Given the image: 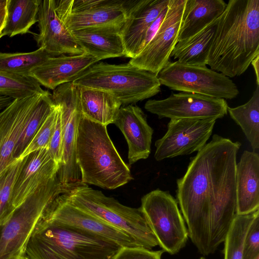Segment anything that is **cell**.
Instances as JSON below:
<instances>
[{
	"label": "cell",
	"instance_id": "52a82bcc",
	"mask_svg": "<svg viewBox=\"0 0 259 259\" xmlns=\"http://www.w3.org/2000/svg\"><path fill=\"white\" fill-rule=\"evenodd\" d=\"M62 193L58 176L28 197L0 227V259L25 255L27 242L38 221Z\"/></svg>",
	"mask_w": 259,
	"mask_h": 259
},
{
	"label": "cell",
	"instance_id": "6da1fadb",
	"mask_svg": "<svg viewBox=\"0 0 259 259\" xmlns=\"http://www.w3.org/2000/svg\"><path fill=\"white\" fill-rule=\"evenodd\" d=\"M241 143L214 135L177 181L188 236L203 255L224 242L236 213L237 155Z\"/></svg>",
	"mask_w": 259,
	"mask_h": 259
},
{
	"label": "cell",
	"instance_id": "4dcf8cb0",
	"mask_svg": "<svg viewBox=\"0 0 259 259\" xmlns=\"http://www.w3.org/2000/svg\"><path fill=\"white\" fill-rule=\"evenodd\" d=\"M259 209L247 214H236L224 241V259H242L244 240Z\"/></svg>",
	"mask_w": 259,
	"mask_h": 259
},
{
	"label": "cell",
	"instance_id": "ee69618b",
	"mask_svg": "<svg viewBox=\"0 0 259 259\" xmlns=\"http://www.w3.org/2000/svg\"><path fill=\"white\" fill-rule=\"evenodd\" d=\"M199 259H206V258L204 257H203V256H201V257H200Z\"/></svg>",
	"mask_w": 259,
	"mask_h": 259
},
{
	"label": "cell",
	"instance_id": "74e56055",
	"mask_svg": "<svg viewBox=\"0 0 259 259\" xmlns=\"http://www.w3.org/2000/svg\"><path fill=\"white\" fill-rule=\"evenodd\" d=\"M167 10V7L164 9L158 16L156 18V19L152 22L150 27H149L144 40L142 50L144 49V48L147 45V44L150 42V41L153 37L156 32L157 31L158 28H159L163 20V19L166 14V11Z\"/></svg>",
	"mask_w": 259,
	"mask_h": 259
},
{
	"label": "cell",
	"instance_id": "4316f807",
	"mask_svg": "<svg viewBox=\"0 0 259 259\" xmlns=\"http://www.w3.org/2000/svg\"><path fill=\"white\" fill-rule=\"evenodd\" d=\"M41 0H8L7 17L3 36L13 37L30 32L31 27L37 22Z\"/></svg>",
	"mask_w": 259,
	"mask_h": 259
},
{
	"label": "cell",
	"instance_id": "ab89813d",
	"mask_svg": "<svg viewBox=\"0 0 259 259\" xmlns=\"http://www.w3.org/2000/svg\"><path fill=\"white\" fill-rule=\"evenodd\" d=\"M7 17V6L0 8V34L5 27Z\"/></svg>",
	"mask_w": 259,
	"mask_h": 259
},
{
	"label": "cell",
	"instance_id": "5bb4252c",
	"mask_svg": "<svg viewBox=\"0 0 259 259\" xmlns=\"http://www.w3.org/2000/svg\"><path fill=\"white\" fill-rule=\"evenodd\" d=\"M214 119H170L164 135L155 143L157 161L199 151L210 137Z\"/></svg>",
	"mask_w": 259,
	"mask_h": 259
},
{
	"label": "cell",
	"instance_id": "d6a6232c",
	"mask_svg": "<svg viewBox=\"0 0 259 259\" xmlns=\"http://www.w3.org/2000/svg\"><path fill=\"white\" fill-rule=\"evenodd\" d=\"M23 162V158L15 160L0 174V227L15 209L12 204V192Z\"/></svg>",
	"mask_w": 259,
	"mask_h": 259
},
{
	"label": "cell",
	"instance_id": "f6af8a7d",
	"mask_svg": "<svg viewBox=\"0 0 259 259\" xmlns=\"http://www.w3.org/2000/svg\"><path fill=\"white\" fill-rule=\"evenodd\" d=\"M3 36L2 33L0 34V38H1Z\"/></svg>",
	"mask_w": 259,
	"mask_h": 259
},
{
	"label": "cell",
	"instance_id": "cb8c5ba5",
	"mask_svg": "<svg viewBox=\"0 0 259 259\" xmlns=\"http://www.w3.org/2000/svg\"><path fill=\"white\" fill-rule=\"evenodd\" d=\"M226 6L223 0H186L177 42L201 31L218 19Z\"/></svg>",
	"mask_w": 259,
	"mask_h": 259
},
{
	"label": "cell",
	"instance_id": "2e32d148",
	"mask_svg": "<svg viewBox=\"0 0 259 259\" xmlns=\"http://www.w3.org/2000/svg\"><path fill=\"white\" fill-rule=\"evenodd\" d=\"M46 91L14 99L0 111V174L15 160L13 153L18 140Z\"/></svg>",
	"mask_w": 259,
	"mask_h": 259
},
{
	"label": "cell",
	"instance_id": "8992f818",
	"mask_svg": "<svg viewBox=\"0 0 259 259\" xmlns=\"http://www.w3.org/2000/svg\"><path fill=\"white\" fill-rule=\"evenodd\" d=\"M72 82L76 85L103 90L115 97L122 106L137 103L158 94L161 84L157 76L128 62L112 64L98 62Z\"/></svg>",
	"mask_w": 259,
	"mask_h": 259
},
{
	"label": "cell",
	"instance_id": "7a4b0ae2",
	"mask_svg": "<svg viewBox=\"0 0 259 259\" xmlns=\"http://www.w3.org/2000/svg\"><path fill=\"white\" fill-rule=\"evenodd\" d=\"M258 55L259 0H229L218 19L207 65L234 77Z\"/></svg>",
	"mask_w": 259,
	"mask_h": 259
},
{
	"label": "cell",
	"instance_id": "f35d334b",
	"mask_svg": "<svg viewBox=\"0 0 259 259\" xmlns=\"http://www.w3.org/2000/svg\"><path fill=\"white\" fill-rule=\"evenodd\" d=\"M251 64L254 70L256 85H259V55L252 60Z\"/></svg>",
	"mask_w": 259,
	"mask_h": 259
},
{
	"label": "cell",
	"instance_id": "7bdbcfd3",
	"mask_svg": "<svg viewBox=\"0 0 259 259\" xmlns=\"http://www.w3.org/2000/svg\"><path fill=\"white\" fill-rule=\"evenodd\" d=\"M18 259H29L28 257H27L25 255H24L22 256H21Z\"/></svg>",
	"mask_w": 259,
	"mask_h": 259
},
{
	"label": "cell",
	"instance_id": "5b68a950",
	"mask_svg": "<svg viewBox=\"0 0 259 259\" xmlns=\"http://www.w3.org/2000/svg\"><path fill=\"white\" fill-rule=\"evenodd\" d=\"M61 194L73 205L127 234L142 247L152 249L158 245L141 207L124 205L81 182L62 186Z\"/></svg>",
	"mask_w": 259,
	"mask_h": 259
},
{
	"label": "cell",
	"instance_id": "60d3db41",
	"mask_svg": "<svg viewBox=\"0 0 259 259\" xmlns=\"http://www.w3.org/2000/svg\"><path fill=\"white\" fill-rule=\"evenodd\" d=\"M13 99L10 97L0 96V111L6 108Z\"/></svg>",
	"mask_w": 259,
	"mask_h": 259
},
{
	"label": "cell",
	"instance_id": "b9f144b4",
	"mask_svg": "<svg viewBox=\"0 0 259 259\" xmlns=\"http://www.w3.org/2000/svg\"><path fill=\"white\" fill-rule=\"evenodd\" d=\"M8 0H0V8L7 6Z\"/></svg>",
	"mask_w": 259,
	"mask_h": 259
},
{
	"label": "cell",
	"instance_id": "4fadbf2b",
	"mask_svg": "<svg viewBox=\"0 0 259 259\" xmlns=\"http://www.w3.org/2000/svg\"><path fill=\"white\" fill-rule=\"evenodd\" d=\"M186 0H169L167 10L157 31L130 64L156 75L169 61L177 42L182 17Z\"/></svg>",
	"mask_w": 259,
	"mask_h": 259
},
{
	"label": "cell",
	"instance_id": "83f0119b",
	"mask_svg": "<svg viewBox=\"0 0 259 259\" xmlns=\"http://www.w3.org/2000/svg\"><path fill=\"white\" fill-rule=\"evenodd\" d=\"M232 119L240 126L255 151L259 148V85L249 101L243 105L228 107Z\"/></svg>",
	"mask_w": 259,
	"mask_h": 259
},
{
	"label": "cell",
	"instance_id": "e575fe53",
	"mask_svg": "<svg viewBox=\"0 0 259 259\" xmlns=\"http://www.w3.org/2000/svg\"><path fill=\"white\" fill-rule=\"evenodd\" d=\"M259 257V215L252 221L247 232L243 245L242 259Z\"/></svg>",
	"mask_w": 259,
	"mask_h": 259
},
{
	"label": "cell",
	"instance_id": "e0dca14e",
	"mask_svg": "<svg viewBox=\"0 0 259 259\" xmlns=\"http://www.w3.org/2000/svg\"><path fill=\"white\" fill-rule=\"evenodd\" d=\"M169 0H125V19L121 30L125 56L131 59L142 50L146 33L166 8Z\"/></svg>",
	"mask_w": 259,
	"mask_h": 259
},
{
	"label": "cell",
	"instance_id": "44dd1931",
	"mask_svg": "<svg viewBox=\"0 0 259 259\" xmlns=\"http://www.w3.org/2000/svg\"><path fill=\"white\" fill-rule=\"evenodd\" d=\"M123 25H104L71 31L77 42L87 53L99 61L125 56L121 35Z\"/></svg>",
	"mask_w": 259,
	"mask_h": 259
},
{
	"label": "cell",
	"instance_id": "bcb514c9",
	"mask_svg": "<svg viewBox=\"0 0 259 259\" xmlns=\"http://www.w3.org/2000/svg\"><path fill=\"white\" fill-rule=\"evenodd\" d=\"M256 259H259V257L256 258Z\"/></svg>",
	"mask_w": 259,
	"mask_h": 259
},
{
	"label": "cell",
	"instance_id": "d4e9b609",
	"mask_svg": "<svg viewBox=\"0 0 259 259\" xmlns=\"http://www.w3.org/2000/svg\"><path fill=\"white\" fill-rule=\"evenodd\" d=\"M77 86L81 115L106 126L113 123L122 106L119 100L108 92Z\"/></svg>",
	"mask_w": 259,
	"mask_h": 259
},
{
	"label": "cell",
	"instance_id": "ffe728a7",
	"mask_svg": "<svg viewBox=\"0 0 259 259\" xmlns=\"http://www.w3.org/2000/svg\"><path fill=\"white\" fill-rule=\"evenodd\" d=\"M99 61L85 52L79 55L53 57L33 68L29 76L41 85L53 91L61 84L72 82L89 67Z\"/></svg>",
	"mask_w": 259,
	"mask_h": 259
},
{
	"label": "cell",
	"instance_id": "f1b7e54d",
	"mask_svg": "<svg viewBox=\"0 0 259 259\" xmlns=\"http://www.w3.org/2000/svg\"><path fill=\"white\" fill-rule=\"evenodd\" d=\"M53 57L42 47L30 52H0V71L29 76L33 68Z\"/></svg>",
	"mask_w": 259,
	"mask_h": 259
},
{
	"label": "cell",
	"instance_id": "f546056e",
	"mask_svg": "<svg viewBox=\"0 0 259 259\" xmlns=\"http://www.w3.org/2000/svg\"><path fill=\"white\" fill-rule=\"evenodd\" d=\"M55 106L52 95L47 90L34 110L18 140L13 153L15 160L18 159Z\"/></svg>",
	"mask_w": 259,
	"mask_h": 259
},
{
	"label": "cell",
	"instance_id": "8fae6325",
	"mask_svg": "<svg viewBox=\"0 0 259 259\" xmlns=\"http://www.w3.org/2000/svg\"><path fill=\"white\" fill-rule=\"evenodd\" d=\"M55 104L61 111L63 133V153L58 172L61 185L81 181V175L75 158L77 128L81 113L78 86L72 82L60 85L53 90Z\"/></svg>",
	"mask_w": 259,
	"mask_h": 259
},
{
	"label": "cell",
	"instance_id": "7402d4cb",
	"mask_svg": "<svg viewBox=\"0 0 259 259\" xmlns=\"http://www.w3.org/2000/svg\"><path fill=\"white\" fill-rule=\"evenodd\" d=\"M236 213L247 214L259 209V155L242 153L236 170Z\"/></svg>",
	"mask_w": 259,
	"mask_h": 259
},
{
	"label": "cell",
	"instance_id": "484cf974",
	"mask_svg": "<svg viewBox=\"0 0 259 259\" xmlns=\"http://www.w3.org/2000/svg\"><path fill=\"white\" fill-rule=\"evenodd\" d=\"M218 19L193 36L177 42L170 57L178 59L177 62L184 65L206 66Z\"/></svg>",
	"mask_w": 259,
	"mask_h": 259
},
{
	"label": "cell",
	"instance_id": "d590c367",
	"mask_svg": "<svg viewBox=\"0 0 259 259\" xmlns=\"http://www.w3.org/2000/svg\"><path fill=\"white\" fill-rule=\"evenodd\" d=\"M163 250L153 251L144 247H122L113 259H161Z\"/></svg>",
	"mask_w": 259,
	"mask_h": 259
},
{
	"label": "cell",
	"instance_id": "d6986e66",
	"mask_svg": "<svg viewBox=\"0 0 259 259\" xmlns=\"http://www.w3.org/2000/svg\"><path fill=\"white\" fill-rule=\"evenodd\" d=\"M113 123L126 140L130 164L149 157L153 130L141 108L136 105L121 106Z\"/></svg>",
	"mask_w": 259,
	"mask_h": 259
},
{
	"label": "cell",
	"instance_id": "1f68e13d",
	"mask_svg": "<svg viewBox=\"0 0 259 259\" xmlns=\"http://www.w3.org/2000/svg\"><path fill=\"white\" fill-rule=\"evenodd\" d=\"M41 85L29 76L12 74L0 71V96L13 100L44 93Z\"/></svg>",
	"mask_w": 259,
	"mask_h": 259
},
{
	"label": "cell",
	"instance_id": "8d00e7d4",
	"mask_svg": "<svg viewBox=\"0 0 259 259\" xmlns=\"http://www.w3.org/2000/svg\"><path fill=\"white\" fill-rule=\"evenodd\" d=\"M48 150L52 159L60 165L63 153V133L60 108L55 127L50 141Z\"/></svg>",
	"mask_w": 259,
	"mask_h": 259
},
{
	"label": "cell",
	"instance_id": "ac0fdd59",
	"mask_svg": "<svg viewBox=\"0 0 259 259\" xmlns=\"http://www.w3.org/2000/svg\"><path fill=\"white\" fill-rule=\"evenodd\" d=\"M59 168V165L52 159L48 148L34 151L24 157L12 192L14 208L58 177Z\"/></svg>",
	"mask_w": 259,
	"mask_h": 259
},
{
	"label": "cell",
	"instance_id": "9c48e42d",
	"mask_svg": "<svg viewBox=\"0 0 259 259\" xmlns=\"http://www.w3.org/2000/svg\"><path fill=\"white\" fill-rule=\"evenodd\" d=\"M161 85L182 92L224 99L239 94L235 83L223 74L208 68L169 61L156 75Z\"/></svg>",
	"mask_w": 259,
	"mask_h": 259
},
{
	"label": "cell",
	"instance_id": "603a6c76",
	"mask_svg": "<svg viewBox=\"0 0 259 259\" xmlns=\"http://www.w3.org/2000/svg\"><path fill=\"white\" fill-rule=\"evenodd\" d=\"M125 19V0H93L84 9L71 13L67 25L71 31L90 27L123 25Z\"/></svg>",
	"mask_w": 259,
	"mask_h": 259
},
{
	"label": "cell",
	"instance_id": "836d02e7",
	"mask_svg": "<svg viewBox=\"0 0 259 259\" xmlns=\"http://www.w3.org/2000/svg\"><path fill=\"white\" fill-rule=\"evenodd\" d=\"M59 111V107L56 105L18 159H23L29 154L40 149H48L55 127Z\"/></svg>",
	"mask_w": 259,
	"mask_h": 259
},
{
	"label": "cell",
	"instance_id": "30bf717a",
	"mask_svg": "<svg viewBox=\"0 0 259 259\" xmlns=\"http://www.w3.org/2000/svg\"><path fill=\"white\" fill-rule=\"evenodd\" d=\"M73 0H41L37 16V46L54 57L84 53L67 25Z\"/></svg>",
	"mask_w": 259,
	"mask_h": 259
},
{
	"label": "cell",
	"instance_id": "3957f363",
	"mask_svg": "<svg viewBox=\"0 0 259 259\" xmlns=\"http://www.w3.org/2000/svg\"><path fill=\"white\" fill-rule=\"evenodd\" d=\"M75 158L82 183L112 190L133 179L109 136L107 126L82 115L77 128Z\"/></svg>",
	"mask_w": 259,
	"mask_h": 259
},
{
	"label": "cell",
	"instance_id": "ba28073f",
	"mask_svg": "<svg viewBox=\"0 0 259 259\" xmlns=\"http://www.w3.org/2000/svg\"><path fill=\"white\" fill-rule=\"evenodd\" d=\"M177 200L167 191L153 190L141 199V208L164 252L174 255L183 248L188 232Z\"/></svg>",
	"mask_w": 259,
	"mask_h": 259
},
{
	"label": "cell",
	"instance_id": "9a60e30c",
	"mask_svg": "<svg viewBox=\"0 0 259 259\" xmlns=\"http://www.w3.org/2000/svg\"><path fill=\"white\" fill-rule=\"evenodd\" d=\"M44 215L113 242L122 247H142L134 238L71 203L61 193L48 207Z\"/></svg>",
	"mask_w": 259,
	"mask_h": 259
},
{
	"label": "cell",
	"instance_id": "7c38bea8",
	"mask_svg": "<svg viewBox=\"0 0 259 259\" xmlns=\"http://www.w3.org/2000/svg\"><path fill=\"white\" fill-rule=\"evenodd\" d=\"M228 107L224 99L185 92L172 93L162 100H148L144 106L147 111L159 118L215 120L227 114Z\"/></svg>",
	"mask_w": 259,
	"mask_h": 259
},
{
	"label": "cell",
	"instance_id": "277c9868",
	"mask_svg": "<svg viewBox=\"0 0 259 259\" xmlns=\"http://www.w3.org/2000/svg\"><path fill=\"white\" fill-rule=\"evenodd\" d=\"M121 248L43 214L27 242L25 255L29 259H113Z\"/></svg>",
	"mask_w": 259,
	"mask_h": 259
}]
</instances>
